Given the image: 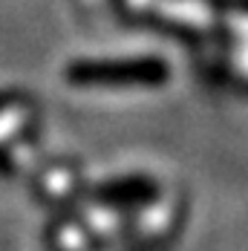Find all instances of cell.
<instances>
[{
  "instance_id": "cell-1",
  "label": "cell",
  "mask_w": 248,
  "mask_h": 251,
  "mask_svg": "<svg viewBox=\"0 0 248 251\" xmlns=\"http://www.w3.org/2000/svg\"><path fill=\"white\" fill-rule=\"evenodd\" d=\"M67 81L75 87H162L171 78L165 58H81L67 67Z\"/></svg>"
},
{
  "instance_id": "cell-2",
  "label": "cell",
  "mask_w": 248,
  "mask_h": 251,
  "mask_svg": "<svg viewBox=\"0 0 248 251\" xmlns=\"http://www.w3.org/2000/svg\"><path fill=\"white\" fill-rule=\"evenodd\" d=\"M93 200L110 208H145L159 200V185L150 176H122L93 188Z\"/></svg>"
},
{
  "instance_id": "cell-3",
  "label": "cell",
  "mask_w": 248,
  "mask_h": 251,
  "mask_svg": "<svg viewBox=\"0 0 248 251\" xmlns=\"http://www.w3.org/2000/svg\"><path fill=\"white\" fill-rule=\"evenodd\" d=\"M15 101H18V93H15V90H9V93H0V113H6V110L15 104Z\"/></svg>"
},
{
  "instance_id": "cell-4",
  "label": "cell",
  "mask_w": 248,
  "mask_h": 251,
  "mask_svg": "<svg viewBox=\"0 0 248 251\" xmlns=\"http://www.w3.org/2000/svg\"><path fill=\"white\" fill-rule=\"evenodd\" d=\"M225 9H240V12H248V0H228Z\"/></svg>"
}]
</instances>
